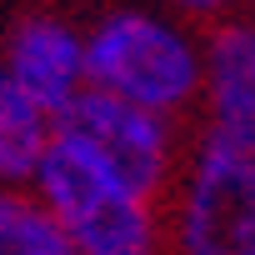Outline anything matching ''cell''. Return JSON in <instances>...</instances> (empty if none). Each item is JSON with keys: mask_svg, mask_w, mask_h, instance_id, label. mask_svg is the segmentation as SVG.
Wrapping results in <instances>:
<instances>
[{"mask_svg": "<svg viewBox=\"0 0 255 255\" xmlns=\"http://www.w3.org/2000/svg\"><path fill=\"white\" fill-rule=\"evenodd\" d=\"M85 35V90L115 95L125 105H140L150 115H185L200 105V35L145 5H115Z\"/></svg>", "mask_w": 255, "mask_h": 255, "instance_id": "6da1fadb", "label": "cell"}, {"mask_svg": "<svg viewBox=\"0 0 255 255\" xmlns=\"http://www.w3.org/2000/svg\"><path fill=\"white\" fill-rule=\"evenodd\" d=\"M30 195L55 215L70 255H155L160 250V210L155 200L120 185L90 150L70 135H50Z\"/></svg>", "mask_w": 255, "mask_h": 255, "instance_id": "7a4b0ae2", "label": "cell"}, {"mask_svg": "<svg viewBox=\"0 0 255 255\" xmlns=\"http://www.w3.org/2000/svg\"><path fill=\"white\" fill-rule=\"evenodd\" d=\"M170 235L180 255H255V155L200 140L175 185Z\"/></svg>", "mask_w": 255, "mask_h": 255, "instance_id": "3957f363", "label": "cell"}, {"mask_svg": "<svg viewBox=\"0 0 255 255\" xmlns=\"http://www.w3.org/2000/svg\"><path fill=\"white\" fill-rule=\"evenodd\" d=\"M55 130L90 150L120 185H130L145 200H160V190L175 175V120L125 105L115 95L80 90L55 115Z\"/></svg>", "mask_w": 255, "mask_h": 255, "instance_id": "277c9868", "label": "cell"}, {"mask_svg": "<svg viewBox=\"0 0 255 255\" xmlns=\"http://www.w3.org/2000/svg\"><path fill=\"white\" fill-rule=\"evenodd\" d=\"M200 55H205V70H200L205 135L200 140L255 155V25L220 20L200 40Z\"/></svg>", "mask_w": 255, "mask_h": 255, "instance_id": "5b68a950", "label": "cell"}, {"mask_svg": "<svg viewBox=\"0 0 255 255\" xmlns=\"http://www.w3.org/2000/svg\"><path fill=\"white\" fill-rule=\"evenodd\" d=\"M5 70L40 110L60 115L85 90V35L60 15H25L5 35Z\"/></svg>", "mask_w": 255, "mask_h": 255, "instance_id": "8992f818", "label": "cell"}, {"mask_svg": "<svg viewBox=\"0 0 255 255\" xmlns=\"http://www.w3.org/2000/svg\"><path fill=\"white\" fill-rule=\"evenodd\" d=\"M55 135V115L40 110L5 70H0V185H30L45 145Z\"/></svg>", "mask_w": 255, "mask_h": 255, "instance_id": "52a82bcc", "label": "cell"}, {"mask_svg": "<svg viewBox=\"0 0 255 255\" xmlns=\"http://www.w3.org/2000/svg\"><path fill=\"white\" fill-rule=\"evenodd\" d=\"M0 255H70V240L30 185H0Z\"/></svg>", "mask_w": 255, "mask_h": 255, "instance_id": "ba28073f", "label": "cell"}, {"mask_svg": "<svg viewBox=\"0 0 255 255\" xmlns=\"http://www.w3.org/2000/svg\"><path fill=\"white\" fill-rule=\"evenodd\" d=\"M175 20H225L240 0H165Z\"/></svg>", "mask_w": 255, "mask_h": 255, "instance_id": "9c48e42d", "label": "cell"}, {"mask_svg": "<svg viewBox=\"0 0 255 255\" xmlns=\"http://www.w3.org/2000/svg\"><path fill=\"white\" fill-rule=\"evenodd\" d=\"M240 5H245V10H250V15H245V20H250V25H255V0H240Z\"/></svg>", "mask_w": 255, "mask_h": 255, "instance_id": "30bf717a", "label": "cell"}]
</instances>
